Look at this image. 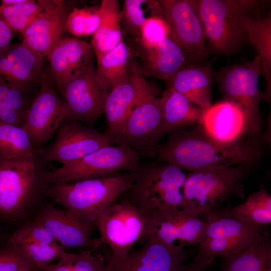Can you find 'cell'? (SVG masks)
Here are the masks:
<instances>
[{"mask_svg":"<svg viewBox=\"0 0 271 271\" xmlns=\"http://www.w3.org/2000/svg\"><path fill=\"white\" fill-rule=\"evenodd\" d=\"M158 161L192 172L226 166H246L257 158L258 151L246 143L222 144L206 136L170 132L167 142L158 147Z\"/></svg>","mask_w":271,"mask_h":271,"instance_id":"cell-1","label":"cell"},{"mask_svg":"<svg viewBox=\"0 0 271 271\" xmlns=\"http://www.w3.org/2000/svg\"><path fill=\"white\" fill-rule=\"evenodd\" d=\"M136 172L72 183L49 184L45 196L94 225L98 216L129 189Z\"/></svg>","mask_w":271,"mask_h":271,"instance_id":"cell-2","label":"cell"},{"mask_svg":"<svg viewBox=\"0 0 271 271\" xmlns=\"http://www.w3.org/2000/svg\"><path fill=\"white\" fill-rule=\"evenodd\" d=\"M128 72L136 84V99L122 133L112 142L127 146L139 155L152 157L157 154L158 142L164 134L160 98L153 94L135 61L131 60Z\"/></svg>","mask_w":271,"mask_h":271,"instance_id":"cell-3","label":"cell"},{"mask_svg":"<svg viewBox=\"0 0 271 271\" xmlns=\"http://www.w3.org/2000/svg\"><path fill=\"white\" fill-rule=\"evenodd\" d=\"M125 193L128 201L148 216L158 211L182 209L187 174L169 163L141 164Z\"/></svg>","mask_w":271,"mask_h":271,"instance_id":"cell-4","label":"cell"},{"mask_svg":"<svg viewBox=\"0 0 271 271\" xmlns=\"http://www.w3.org/2000/svg\"><path fill=\"white\" fill-rule=\"evenodd\" d=\"M246 166L212 168L187 174L182 209L200 216L217 209L230 196L243 198Z\"/></svg>","mask_w":271,"mask_h":271,"instance_id":"cell-5","label":"cell"},{"mask_svg":"<svg viewBox=\"0 0 271 271\" xmlns=\"http://www.w3.org/2000/svg\"><path fill=\"white\" fill-rule=\"evenodd\" d=\"M45 163L39 155L15 161L0 155V217L11 219L42 195L48 186Z\"/></svg>","mask_w":271,"mask_h":271,"instance_id":"cell-6","label":"cell"},{"mask_svg":"<svg viewBox=\"0 0 271 271\" xmlns=\"http://www.w3.org/2000/svg\"><path fill=\"white\" fill-rule=\"evenodd\" d=\"M206 39L221 53H236L245 40L242 18L262 3L256 0H194Z\"/></svg>","mask_w":271,"mask_h":271,"instance_id":"cell-7","label":"cell"},{"mask_svg":"<svg viewBox=\"0 0 271 271\" xmlns=\"http://www.w3.org/2000/svg\"><path fill=\"white\" fill-rule=\"evenodd\" d=\"M148 220L149 216L126 198L115 201L98 216L94 225L100 241L107 243L112 252L105 271H109L131 251L134 244L143 238Z\"/></svg>","mask_w":271,"mask_h":271,"instance_id":"cell-8","label":"cell"},{"mask_svg":"<svg viewBox=\"0 0 271 271\" xmlns=\"http://www.w3.org/2000/svg\"><path fill=\"white\" fill-rule=\"evenodd\" d=\"M140 166L139 155L130 147L110 145L59 169L47 171L46 180L49 184L103 178L123 171H137Z\"/></svg>","mask_w":271,"mask_h":271,"instance_id":"cell-9","label":"cell"},{"mask_svg":"<svg viewBox=\"0 0 271 271\" xmlns=\"http://www.w3.org/2000/svg\"><path fill=\"white\" fill-rule=\"evenodd\" d=\"M206 214L205 228L194 260L197 262L210 263L216 257L238 252L263 230L261 227L227 215L219 208Z\"/></svg>","mask_w":271,"mask_h":271,"instance_id":"cell-10","label":"cell"},{"mask_svg":"<svg viewBox=\"0 0 271 271\" xmlns=\"http://www.w3.org/2000/svg\"><path fill=\"white\" fill-rule=\"evenodd\" d=\"M262 75L261 61L257 55L249 62L222 68L213 76L225 100L235 103L245 116L248 129L260 128L259 104L264 95L258 89Z\"/></svg>","mask_w":271,"mask_h":271,"instance_id":"cell-11","label":"cell"},{"mask_svg":"<svg viewBox=\"0 0 271 271\" xmlns=\"http://www.w3.org/2000/svg\"><path fill=\"white\" fill-rule=\"evenodd\" d=\"M159 15L168 24L169 38L182 49L191 65L208 57L205 36L194 0H159Z\"/></svg>","mask_w":271,"mask_h":271,"instance_id":"cell-12","label":"cell"},{"mask_svg":"<svg viewBox=\"0 0 271 271\" xmlns=\"http://www.w3.org/2000/svg\"><path fill=\"white\" fill-rule=\"evenodd\" d=\"M55 140L38 153L43 162H58L65 165L111 145V140L91 126L79 121L64 119Z\"/></svg>","mask_w":271,"mask_h":271,"instance_id":"cell-13","label":"cell"},{"mask_svg":"<svg viewBox=\"0 0 271 271\" xmlns=\"http://www.w3.org/2000/svg\"><path fill=\"white\" fill-rule=\"evenodd\" d=\"M43 78L22 126L37 151L53 137L67 116L63 99L58 95L53 84Z\"/></svg>","mask_w":271,"mask_h":271,"instance_id":"cell-14","label":"cell"},{"mask_svg":"<svg viewBox=\"0 0 271 271\" xmlns=\"http://www.w3.org/2000/svg\"><path fill=\"white\" fill-rule=\"evenodd\" d=\"M110 90L99 84L94 63L92 64L59 91L67 107L66 119L92 125L104 112Z\"/></svg>","mask_w":271,"mask_h":271,"instance_id":"cell-15","label":"cell"},{"mask_svg":"<svg viewBox=\"0 0 271 271\" xmlns=\"http://www.w3.org/2000/svg\"><path fill=\"white\" fill-rule=\"evenodd\" d=\"M206 219L182 209L166 210L149 216L142 239L155 238L179 249L198 244L203 236Z\"/></svg>","mask_w":271,"mask_h":271,"instance_id":"cell-16","label":"cell"},{"mask_svg":"<svg viewBox=\"0 0 271 271\" xmlns=\"http://www.w3.org/2000/svg\"><path fill=\"white\" fill-rule=\"evenodd\" d=\"M46 229L64 247L93 250L102 243L93 238V224L77 217L70 211L49 204L42 208L33 220Z\"/></svg>","mask_w":271,"mask_h":271,"instance_id":"cell-17","label":"cell"},{"mask_svg":"<svg viewBox=\"0 0 271 271\" xmlns=\"http://www.w3.org/2000/svg\"><path fill=\"white\" fill-rule=\"evenodd\" d=\"M94 53L84 41L63 36L59 39L46 56L59 91L94 63Z\"/></svg>","mask_w":271,"mask_h":271,"instance_id":"cell-18","label":"cell"},{"mask_svg":"<svg viewBox=\"0 0 271 271\" xmlns=\"http://www.w3.org/2000/svg\"><path fill=\"white\" fill-rule=\"evenodd\" d=\"M188 252L155 238L145 240L143 247L131 251L109 271H180Z\"/></svg>","mask_w":271,"mask_h":271,"instance_id":"cell-19","label":"cell"},{"mask_svg":"<svg viewBox=\"0 0 271 271\" xmlns=\"http://www.w3.org/2000/svg\"><path fill=\"white\" fill-rule=\"evenodd\" d=\"M199 123L207 137L222 144H231L248 130L244 112L235 103L224 100L203 109Z\"/></svg>","mask_w":271,"mask_h":271,"instance_id":"cell-20","label":"cell"},{"mask_svg":"<svg viewBox=\"0 0 271 271\" xmlns=\"http://www.w3.org/2000/svg\"><path fill=\"white\" fill-rule=\"evenodd\" d=\"M70 12L64 1H56L25 29L22 33V43L44 58L66 30V21Z\"/></svg>","mask_w":271,"mask_h":271,"instance_id":"cell-21","label":"cell"},{"mask_svg":"<svg viewBox=\"0 0 271 271\" xmlns=\"http://www.w3.org/2000/svg\"><path fill=\"white\" fill-rule=\"evenodd\" d=\"M44 58L23 43L11 45L0 58V76L28 91L43 78Z\"/></svg>","mask_w":271,"mask_h":271,"instance_id":"cell-22","label":"cell"},{"mask_svg":"<svg viewBox=\"0 0 271 271\" xmlns=\"http://www.w3.org/2000/svg\"><path fill=\"white\" fill-rule=\"evenodd\" d=\"M213 75L210 64L203 66L189 65L183 67L166 82L167 87L182 93L204 109L211 105Z\"/></svg>","mask_w":271,"mask_h":271,"instance_id":"cell-23","label":"cell"},{"mask_svg":"<svg viewBox=\"0 0 271 271\" xmlns=\"http://www.w3.org/2000/svg\"><path fill=\"white\" fill-rule=\"evenodd\" d=\"M137 93L136 84L131 75L114 86L106 101L104 113L106 135L112 142L122 133L134 105Z\"/></svg>","mask_w":271,"mask_h":271,"instance_id":"cell-24","label":"cell"},{"mask_svg":"<svg viewBox=\"0 0 271 271\" xmlns=\"http://www.w3.org/2000/svg\"><path fill=\"white\" fill-rule=\"evenodd\" d=\"M143 73L164 80L170 79L187 62L181 48L168 37L154 48L139 47Z\"/></svg>","mask_w":271,"mask_h":271,"instance_id":"cell-25","label":"cell"},{"mask_svg":"<svg viewBox=\"0 0 271 271\" xmlns=\"http://www.w3.org/2000/svg\"><path fill=\"white\" fill-rule=\"evenodd\" d=\"M222 271H271V241L260 232L241 251L222 256Z\"/></svg>","mask_w":271,"mask_h":271,"instance_id":"cell-26","label":"cell"},{"mask_svg":"<svg viewBox=\"0 0 271 271\" xmlns=\"http://www.w3.org/2000/svg\"><path fill=\"white\" fill-rule=\"evenodd\" d=\"M163 113V133L199 123L203 109L196 107L182 93L167 87L160 98Z\"/></svg>","mask_w":271,"mask_h":271,"instance_id":"cell-27","label":"cell"},{"mask_svg":"<svg viewBox=\"0 0 271 271\" xmlns=\"http://www.w3.org/2000/svg\"><path fill=\"white\" fill-rule=\"evenodd\" d=\"M99 12L100 24L91 44L96 58L114 49L123 40L118 1H102Z\"/></svg>","mask_w":271,"mask_h":271,"instance_id":"cell-28","label":"cell"},{"mask_svg":"<svg viewBox=\"0 0 271 271\" xmlns=\"http://www.w3.org/2000/svg\"><path fill=\"white\" fill-rule=\"evenodd\" d=\"M251 15L242 18L241 27L245 39L254 47L261 59L262 75L266 81L264 98L269 101L271 86V18H254Z\"/></svg>","mask_w":271,"mask_h":271,"instance_id":"cell-29","label":"cell"},{"mask_svg":"<svg viewBox=\"0 0 271 271\" xmlns=\"http://www.w3.org/2000/svg\"><path fill=\"white\" fill-rule=\"evenodd\" d=\"M131 54L123 39L114 49L97 58L96 76L102 86L110 90L128 77Z\"/></svg>","mask_w":271,"mask_h":271,"instance_id":"cell-30","label":"cell"},{"mask_svg":"<svg viewBox=\"0 0 271 271\" xmlns=\"http://www.w3.org/2000/svg\"><path fill=\"white\" fill-rule=\"evenodd\" d=\"M220 210L227 215L262 227L271 222V196L264 187H260L240 205Z\"/></svg>","mask_w":271,"mask_h":271,"instance_id":"cell-31","label":"cell"},{"mask_svg":"<svg viewBox=\"0 0 271 271\" xmlns=\"http://www.w3.org/2000/svg\"><path fill=\"white\" fill-rule=\"evenodd\" d=\"M27 91L0 76V122L22 126L32 102Z\"/></svg>","mask_w":271,"mask_h":271,"instance_id":"cell-32","label":"cell"},{"mask_svg":"<svg viewBox=\"0 0 271 271\" xmlns=\"http://www.w3.org/2000/svg\"><path fill=\"white\" fill-rule=\"evenodd\" d=\"M38 155L22 126L0 122V155L15 161L30 160Z\"/></svg>","mask_w":271,"mask_h":271,"instance_id":"cell-33","label":"cell"},{"mask_svg":"<svg viewBox=\"0 0 271 271\" xmlns=\"http://www.w3.org/2000/svg\"><path fill=\"white\" fill-rule=\"evenodd\" d=\"M56 1L26 0L16 5H0V17L13 31L23 33L33 21L53 6Z\"/></svg>","mask_w":271,"mask_h":271,"instance_id":"cell-34","label":"cell"},{"mask_svg":"<svg viewBox=\"0 0 271 271\" xmlns=\"http://www.w3.org/2000/svg\"><path fill=\"white\" fill-rule=\"evenodd\" d=\"M100 21L99 7L74 8L66 21V30L76 37L93 35Z\"/></svg>","mask_w":271,"mask_h":271,"instance_id":"cell-35","label":"cell"},{"mask_svg":"<svg viewBox=\"0 0 271 271\" xmlns=\"http://www.w3.org/2000/svg\"><path fill=\"white\" fill-rule=\"evenodd\" d=\"M150 1L125 0L121 10V26L124 30L138 42L141 30L147 19L146 9Z\"/></svg>","mask_w":271,"mask_h":271,"instance_id":"cell-36","label":"cell"},{"mask_svg":"<svg viewBox=\"0 0 271 271\" xmlns=\"http://www.w3.org/2000/svg\"><path fill=\"white\" fill-rule=\"evenodd\" d=\"M15 246L39 271L44 269L54 260H59L63 251H64L63 248L64 247L58 243L33 244Z\"/></svg>","mask_w":271,"mask_h":271,"instance_id":"cell-37","label":"cell"},{"mask_svg":"<svg viewBox=\"0 0 271 271\" xmlns=\"http://www.w3.org/2000/svg\"><path fill=\"white\" fill-rule=\"evenodd\" d=\"M58 243L49 231L34 220L27 222L10 234L7 243L16 246L33 244Z\"/></svg>","mask_w":271,"mask_h":271,"instance_id":"cell-38","label":"cell"},{"mask_svg":"<svg viewBox=\"0 0 271 271\" xmlns=\"http://www.w3.org/2000/svg\"><path fill=\"white\" fill-rule=\"evenodd\" d=\"M170 33L168 24L160 15L151 16L142 27L138 42L140 47L154 48L169 37Z\"/></svg>","mask_w":271,"mask_h":271,"instance_id":"cell-39","label":"cell"},{"mask_svg":"<svg viewBox=\"0 0 271 271\" xmlns=\"http://www.w3.org/2000/svg\"><path fill=\"white\" fill-rule=\"evenodd\" d=\"M70 267L73 271H105L107 261L99 253L85 250L80 253L63 251L59 260Z\"/></svg>","mask_w":271,"mask_h":271,"instance_id":"cell-40","label":"cell"},{"mask_svg":"<svg viewBox=\"0 0 271 271\" xmlns=\"http://www.w3.org/2000/svg\"><path fill=\"white\" fill-rule=\"evenodd\" d=\"M22 268L37 270L15 246L7 243L6 246L0 249V271H16Z\"/></svg>","mask_w":271,"mask_h":271,"instance_id":"cell-41","label":"cell"},{"mask_svg":"<svg viewBox=\"0 0 271 271\" xmlns=\"http://www.w3.org/2000/svg\"><path fill=\"white\" fill-rule=\"evenodd\" d=\"M13 30L4 20L0 17V50L6 51L10 45Z\"/></svg>","mask_w":271,"mask_h":271,"instance_id":"cell-42","label":"cell"},{"mask_svg":"<svg viewBox=\"0 0 271 271\" xmlns=\"http://www.w3.org/2000/svg\"><path fill=\"white\" fill-rule=\"evenodd\" d=\"M213 262L203 263L194 260L188 264H184L180 271H209L210 267L213 265Z\"/></svg>","mask_w":271,"mask_h":271,"instance_id":"cell-43","label":"cell"},{"mask_svg":"<svg viewBox=\"0 0 271 271\" xmlns=\"http://www.w3.org/2000/svg\"><path fill=\"white\" fill-rule=\"evenodd\" d=\"M41 271H73L68 265L59 260L56 263H51Z\"/></svg>","mask_w":271,"mask_h":271,"instance_id":"cell-44","label":"cell"},{"mask_svg":"<svg viewBox=\"0 0 271 271\" xmlns=\"http://www.w3.org/2000/svg\"><path fill=\"white\" fill-rule=\"evenodd\" d=\"M26 0H3L2 1V6H7L9 5H16L23 3Z\"/></svg>","mask_w":271,"mask_h":271,"instance_id":"cell-45","label":"cell"},{"mask_svg":"<svg viewBox=\"0 0 271 271\" xmlns=\"http://www.w3.org/2000/svg\"><path fill=\"white\" fill-rule=\"evenodd\" d=\"M16 271H33V270L29 269H26V268H22V269H18Z\"/></svg>","mask_w":271,"mask_h":271,"instance_id":"cell-46","label":"cell"}]
</instances>
